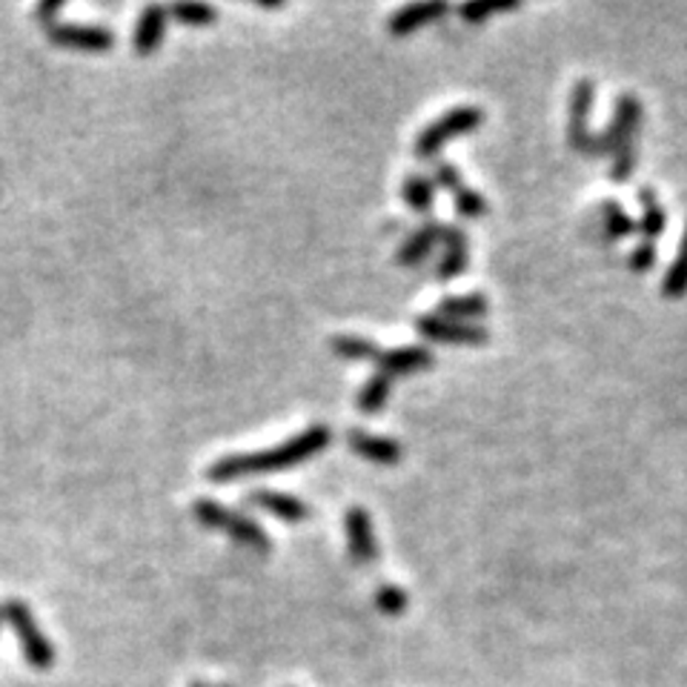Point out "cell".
<instances>
[{
    "label": "cell",
    "mask_w": 687,
    "mask_h": 687,
    "mask_svg": "<svg viewBox=\"0 0 687 687\" xmlns=\"http://www.w3.org/2000/svg\"><path fill=\"white\" fill-rule=\"evenodd\" d=\"M46 35L52 43L64 46V50H80V52H107L112 50V32L103 26H89V23H46Z\"/></svg>",
    "instance_id": "7"
},
{
    "label": "cell",
    "mask_w": 687,
    "mask_h": 687,
    "mask_svg": "<svg viewBox=\"0 0 687 687\" xmlns=\"http://www.w3.org/2000/svg\"><path fill=\"white\" fill-rule=\"evenodd\" d=\"M490 309V301L484 293H470V295H450V298L441 301L438 315L441 318H450V321L470 324L472 318H481Z\"/></svg>",
    "instance_id": "18"
},
{
    "label": "cell",
    "mask_w": 687,
    "mask_h": 687,
    "mask_svg": "<svg viewBox=\"0 0 687 687\" xmlns=\"http://www.w3.org/2000/svg\"><path fill=\"white\" fill-rule=\"evenodd\" d=\"M441 243L444 255L438 261V281H452L467 270L470 261V241H467L465 229L452 227V223H441Z\"/></svg>",
    "instance_id": "11"
},
{
    "label": "cell",
    "mask_w": 687,
    "mask_h": 687,
    "mask_svg": "<svg viewBox=\"0 0 687 687\" xmlns=\"http://www.w3.org/2000/svg\"><path fill=\"white\" fill-rule=\"evenodd\" d=\"M433 181H436V186H441V189H447V193L452 195V204H456L458 215H465V218H481V215H487L484 195L470 189V186L465 184V178H461V172H458L452 164L438 161L436 178Z\"/></svg>",
    "instance_id": "9"
},
{
    "label": "cell",
    "mask_w": 687,
    "mask_h": 687,
    "mask_svg": "<svg viewBox=\"0 0 687 687\" xmlns=\"http://www.w3.org/2000/svg\"><path fill=\"white\" fill-rule=\"evenodd\" d=\"M484 123V112L476 107H456L450 112H444L438 121L422 129V135L415 138V155L418 157H436L438 152L458 135H467L472 129H479Z\"/></svg>",
    "instance_id": "4"
},
{
    "label": "cell",
    "mask_w": 687,
    "mask_h": 687,
    "mask_svg": "<svg viewBox=\"0 0 687 687\" xmlns=\"http://www.w3.org/2000/svg\"><path fill=\"white\" fill-rule=\"evenodd\" d=\"M375 608L386 615H399L407 610V593L395 585H381L375 590Z\"/></svg>",
    "instance_id": "27"
},
{
    "label": "cell",
    "mask_w": 687,
    "mask_h": 687,
    "mask_svg": "<svg viewBox=\"0 0 687 687\" xmlns=\"http://www.w3.org/2000/svg\"><path fill=\"white\" fill-rule=\"evenodd\" d=\"M601 212H604V229H608V238H628L636 232V221H633V218H630V215L624 212L615 200H604Z\"/></svg>",
    "instance_id": "26"
},
{
    "label": "cell",
    "mask_w": 687,
    "mask_h": 687,
    "mask_svg": "<svg viewBox=\"0 0 687 687\" xmlns=\"http://www.w3.org/2000/svg\"><path fill=\"white\" fill-rule=\"evenodd\" d=\"M401 195H404V204L413 212H429L433 200H436V184L427 175H407L404 186H401Z\"/></svg>",
    "instance_id": "20"
},
{
    "label": "cell",
    "mask_w": 687,
    "mask_h": 687,
    "mask_svg": "<svg viewBox=\"0 0 687 687\" xmlns=\"http://www.w3.org/2000/svg\"><path fill=\"white\" fill-rule=\"evenodd\" d=\"M596 84L593 80H579L570 92V115H567V141L572 150L593 155L596 135L590 132V109H593Z\"/></svg>",
    "instance_id": "6"
},
{
    "label": "cell",
    "mask_w": 687,
    "mask_h": 687,
    "mask_svg": "<svg viewBox=\"0 0 687 687\" xmlns=\"http://www.w3.org/2000/svg\"><path fill=\"white\" fill-rule=\"evenodd\" d=\"M223 687H227V685H223Z\"/></svg>",
    "instance_id": "32"
},
{
    "label": "cell",
    "mask_w": 687,
    "mask_h": 687,
    "mask_svg": "<svg viewBox=\"0 0 687 687\" xmlns=\"http://www.w3.org/2000/svg\"><path fill=\"white\" fill-rule=\"evenodd\" d=\"M662 293H665L667 298H679V295L687 293V229H685V238H681L679 255H676V261H673V266L665 275Z\"/></svg>",
    "instance_id": "24"
},
{
    "label": "cell",
    "mask_w": 687,
    "mask_h": 687,
    "mask_svg": "<svg viewBox=\"0 0 687 687\" xmlns=\"http://www.w3.org/2000/svg\"><path fill=\"white\" fill-rule=\"evenodd\" d=\"M166 23H170V9L161 7V3H150L143 9L141 18L135 23V35H132V43H135V55L146 57L164 43L166 37Z\"/></svg>",
    "instance_id": "14"
},
{
    "label": "cell",
    "mask_w": 687,
    "mask_h": 687,
    "mask_svg": "<svg viewBox=\"0 0 687 687\" xmlns=\"http://www.w3.org/2000/svg\"><path fill=\"white\" fill-rule=\"evenodd\" d=\"M415 329L422 332L429 341H441V344H461V347H479L490 338L484 327L479 324H461V321H450V318H441V315H422L415 321Z\"/></svg>",
    "instance_id": "8"
},
{
    "label": "cell",
    "mask_w": 687,
    "mask_h": 687,
    "mask_svg": "<svg viewBox=\"0 0 687 687\" xmlns=\"http://www.w3.org/2000/svg\"><path fill=\"white\" fill-rule=\"evenodd\" d=\"M436 243H441V223H438V221L424 223L422 229H415L413 236H410L407 241H404V247H401V250H399L395 261H399L401 266L422 264L424 258H427L429 252L436 250Z\"/></svg>",
    "instance_id": "17"
},
{
    "label": "cell",
    "mask_w": 687,
    "mask_h": 687,
    "mask_svg": "<svg viewBox=\"0 0 687 687\" xmlns=\"http://www.w3.org/2000/svg\"><path fill=\"white\" fill-rule=\"evenodd\" d=\"M393 381L386 372H375L372 379H367V384L358 390V410L364 415H375L381 407H384L386 401H390V393H393Z\"/></svg>",
    "instance_id": "19"
},
{
    "label": "cell",
    "mask_w": 687,
    "mask_h": 687,
    "mask_svg": "<svg viewBox=\"0 0 687 687\" xmlns=\"http://www.w3.org/2000/svg\"><path fill=\"white\" fill-rule=\"evenodd\" d=\"M0 624H3V610H0Z\"/></svg>",
    "instance_id": "31"
},
{
    "label": "cell",
    "mask_w": 687,
    "mask_h": 687,
    "mask_svg": "<svg viewBox=\"0 0 687 687\" xmlns=\"http://www.w3.org/2000/svg\"><path fill=\"white\" fill-rule=\"evenodd\" d=\"M644 107L636 95H622L615 100V115L613 123H610L601 135H596L593 141V155L601 152H619L624 146H636V129L642 127Z\"/></svg>",
    "instance_id": "5"
},
{
    "label": "cell",
    "mask_w": 687,
    "mask_h": 687,
    "mask_svg": "<svg viewBox=\"0 0 687 687\" xmlns=\"http://www.w3.org/2000/svg\"><path fill=\"white\" fill-rule=\"evenodd\" d=\"M381 372H386L390 379H399V375H410V372H424L433 367V352L427 347H401V350L381 352L375 358Z\"/></svg>",
    "instance_id": "16"
},
{
    "label": "cell",
    "mask_w": 687,
    "mask_h": 687,
    "mask_svg": "<svg viewBox=\"0 0 687 687\" xmlns=\"http://www.w3.org/2000/svg\"><path fill=\"white\" fill-rule=\"evenodd\" d=\"M329 347H332V352L341 358H350V361H375V358L381 356V350L375 347V344L370 341V338H361V336H336L332 341H329Z\"/></svg>",
    "instance_id": "22"
},
{
    "label": "cell",
    "mask_w": 687,
    "mask_h": 687,
    "mask_svg": "<svg viewBox=\"0 0 687 687\" xmlns=\"http://www.w3.org/2000/svg\"><path fill=\"white\" fill-rule=\"evenodd\" d=\"M250 501L258 510L275 515L281 522H307L309 513H313L304 499H295L290 493H275V490H255Z\"/></svg>",
    "instance_id": "15"
},
{
    "label": "cell",
    "mask_w": 687,
    "mask_h": 687,
    "mask_svg": "<svg viewBox=\"0 0 687 687\" xmlns=\"http://www.w3.org/2000/svg\"><path fill=\"white\" fill-rule=\"evenodd\" d=\"M450 12V7L444 3V0H429V3H410V7L399 9V12L386 21V32L395 37H404V35H413L418 32L422 26L433 23L436 18H444V14Z\"/></svg>",
    "instance_id": "13"
},
{
    "label": "cell",
    "mask_w": 687,
    "mask_h": 687,
    "mask_svg": "<svg viewBox=\"0 0 687 687\" xmlns=\"http://www.w3.org/2000/svg\"><path fill=\"white\" fill-rule=\"evenodd\" d=\"M193 515L200 524H204V527L221 530V533H227L232 542L243 544V547H250V550L261 553V556L270 553V547H272L270 536H266L261 524L252 522L250 515L236 513V510H227L215 499H195Z\"/></svg>",
    "instance_id": "2"
},
{
    "label": "cell",
    "mask_w": 687,
    "mask_h": 687,
    "mask_svg": "<svg viewBox=\"0 0 687 687\" xmlns=\"http://www.w3.org/2000/svg\"><path fill=\"white\" fill-rule=\"evenodd\" d=\"M0 610H3V622L12 624L14 636L21 642V651L29 665L35 667V670H50L52 662H55V647L46 639V633L37 628L35 615H32L26 601L7 599L0 604Z\"/></svg>",
    "instance_id": "3"
},
{
    "label": "cell",
    "mask_w": 687,
    "mask_h": 687,
    "mask_svg": "<svg viewBox=\"0 0 687 687\" xmlns=\"http://www.w3.org/2000/svg\"><path fill=\"white\" fill-rule=\"evenodd\" d=\"M61 7H64L61 0H52V3H41V7H37V18H43V21H46V23H52V14L61 12ZM46 23H43V26H46Z\"/></svg>",
    "instance_id": "29"
},
{
    "label": "cell",
    "mask_w": 687,
    "mask_h": 687,
    "mask_svg": "<svg viewBox=\"0 0 687 687\" xmlns=\"http://www.w3.org/2000/svg\"><path fill=\"white\" fill-rule=\"evenodd\" d=\"M639 204H642V236L647 238V241H653L667 223L665 207L658 204L653 189H639Z\"/></svg>",
    "instance_id": "21"
},
{
    "label": "cell",
    "mask_w": 687,
    "mask_h": 687,
    "mask_svg": "<svg viewBox=\"0 0 687 687\" xmlns=\"http://www.w3.org/2000/svg\"><path fill=\"white\" fill-rule=\"evenodd\" d=\"M344 530H347V544H350V556L358 565H370L379 558V542L372 533V519L364 508H350L344 515Z\"/></svg>",
    "instance_id": "10"
},
{
    "label": "cell",
    "mask_w": 687,
    "mask_h": 687,
    "mask_svg": "<svg viewBox=\"0 0 687 687\" xmlns=\"http://www.w3.org/2000/svg\"><path fill=\"white\" fill-rule=\"evenodd\" d=\"M329 441H332V429H329L327 424H313V427L298 433V436H293L290 441L281 444V447L218 458V461L209 465L207 476L215 484H227V481H236L241 479V476H252V472L286 470V467L309 461L315 452H321L324 447H329Z\"/></svg>",
    "instance_id": "1"
},
{
    "label": "cell",
    "mask_w": 687,
    "mask_h": 687,
    "mask_svg": "<svg viewBox=\"0 0 687 687\" xmlns=\"http://www.w3.org/2000/svg\"><path fill=\"white\" fill-rule=\"evenodd\" d=\"M653 261H656V250H653V241H644L639 243L636 250H633V255H630V266L633 270H651Z\"/></svg>",
    "instance_id": "28"
},
{
    "label": "cell",
    "mask_w": 687,
    "mask_h": 687,
    "mask_svg": "<svg viewBox=\"0 0 687 687\" xmlns=\"http://www.w3.org/2000/svg\"><path fill=\"white\" fill-rule=\"evenodd\" d=\"M193 687H207V685H204V681H195V685H193Z\"/></svg>",
    "instance_id": "30"
},
{
    "label": "cell",
    "mask_w": 687,
    "mask_h": 687,
    "mask_svg": "<svg viewBox=\"0 0 687 687\" xmlns=\"http://www.w3.org/2000/svg\"><path fill=\"white\" fill-rule=\"evenodd\" d=\"M347 444H350L352 452H358V456L372 461V465L393 467L399 465L401 456H404V447H401L395 438L372 436V433H364V429H350Z\"/></svg>",
    "instance_id": "12"
},
{
    "label": "cell",
    "mask_w": 687,
    "mask_h": 687,
    "mask_svg": "<svg viewBox=\"0 0 687 687\" xmlns=\"http://www.w3.org/2000/svg\"><path fill=\"white\" fill-rule=\"evenodd\" d=\"M170 14L184 26H212L218 21V9L209 3H175L170 7Z\"/></svg>",
    "instance_id": "23"
},
{
    "label": "cell",
    "mask_w": 687,
    "mask_h": 687,
    "mask_svg": "<svg viewBox=\"0 0 687 687\" xmlns=\"http://www.w3.org/2000/svg\"><path fill=\"white\" fill-rule=\"evenodd\" d=\"M513 9H519V0H472V3H465V7L458 9V14H461L467 23H481L487 21L490 14L513 12Z\"/></svg>",
    "instance_id": "25"
}]
</instances>
